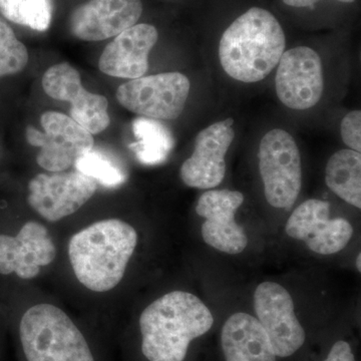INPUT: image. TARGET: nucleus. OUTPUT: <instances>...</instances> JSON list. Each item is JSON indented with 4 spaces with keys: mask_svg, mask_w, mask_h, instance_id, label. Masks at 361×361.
Instances as JSON below:
<instances>
[{
    "mask_svg": "<svg viewBox=\"0 0 361 361\" xmlns=\"http://www.w3.org/2000/svg\"><path fill=\"white\" fill-rule=\"evenodd\" d=\"M342 141L353 151H361V111H353L344 116L341 126Z\"/></svg>",
    "mask_w": 361,
    "mask_h": 361,
    "instance_id": "nucleus-24",
    "label": "nucleus"
},
{
    "mask_svg": "<svg viewBox=\"0 0 361 361\" xmlns=\"http://www.w3.org/2000/svg\"><path fill=\"white\" fill-rule=\"evenodd\" d=\"M133 132L137 142L133 145L137 158L147 165H156L166 160L174 146L170 130L153 118H137L133 123Z\"/></svg>",
    "mask_w": 361,
    "mask_h": 361,
    "instance_id": "nucleus-20",
    "label": "nucleus"
},
{
    "mask_svg": "<svg viewBox=\"0 0 361 361\" xmlns=\"http://www.w3.org/2000/svg\"><path fill=\"white\" fill-rule=\"evenodd\" d=\"M189 78L180 73H163L135 78L116 90V99L132 113L153 120H176L186 106Z\"/></svg>",
    "mask_w": 361,
    "mask_h": 361,
    "instance_id": "nucleus-6",
    "label": "nucleus"
},
{
    "mask_svg": "<svg viewBox=\"0 0 361 361\" xmlns=\"http://www.w3.org/2000/svg\"><path fill=\"white\" fill-rule=\"evenodd\" d=\"M137 243V231L125 221L106 219L87 226L68 244L75 277L90 290H111L122 281Z\"/></svg>",
    "mask_w": 361,
    "mask_h": 361,
    "instance_id": "nucleus-3",
    "label": "nucleus"
},
{
    "mask_svg": "<svg viewBox=\"0 0 361 361\" xmlns=\"http://www.w3.org/2000/svg\"><path fill=\"white\" fill-rule=\"evenodd\" d=\"M258 158L266 200L274 208L289 210L302 184L300 152L295 140L286 130H271L261 140Z\"/></svg>",
    "mask_w": 361,
    "mask_h": 361,
    "instance_id": "nucleus-5",
    "label": "nucleus"
},
{
    "mask_svg": "<svg viewBox=\"0 0 361 361\" xmlns=\"http://www.w3.org/2000/svg\"><path fill=\"white\" fill-rule=\"evenodd\" d=\"M97 189L96 180L77 170L39 174L28 184L27 202L44 219L58 222L78 212Z\"/></svg>",
    "mask_w": 361,
    "mask_h": 361,
    "instance_id": "nucleus-8",
    "label": "nucleus"
},
{
    "mask_svg": "<svg viewBox=\"0 0 361 361\" xmlns=\"http://www.w3.org/2000/svg\"><path fill=\"white\" fill-rule=\"evenodd\" d=\"M226 361H276L265 330L257 318L244 312L228 318L221 334Z\"/></svg>",
    "mask_w": 361,
    "mask_h": 361,
    "instance_id": "nucleus-18",
    "label": "nucleus"
},
{
    "mask_svg": "<svg viewBox=\"0 0 361 361\" xmlns=\"http://www.w3.org/2000/svg\"><path fill=\"white\" fill-rule=\"evenodd\" d=\"M159 39L158 30L148 23H137L116 35L104 47L99 68L110 77L135 80L149 70V54Z\"/></svg>",
    "mask_w": 361,
    "mask_h": 361,
    "instance_id": "nucleus-17",
    "label": "nucleus"
},
{
    "mask_svg": "<svg viewBox=\"0 0 361 361\" xmlns=\"http://www.w3.org/2000/svg\"><path fill=\"white\" fill-rule=\"evenodd\" d=\"M325 182L336 196L361 208V155L345 149L331 156L325 170Z\"/></svg>",
    "mask_w": 361,
    "mask_h": 361,
    "instance_id": "nucleus-19",
    "label": "nucleus"
},
{
    "mask_svg": "<svg viewBox=\"0 0 361 361\" xmlns=\"http://www.w3.org/2000/svg\"><path fill=\"white\" fill-rule=\"evenodd\" d=\"M285 47L284 30L277 18L264 8L251 7L221 37V66L238 82H260L276 68Z\"/></svg>",
    "mask_w": 361,
    "mask_h": 361,
    "instance_id": "nucleus-2",
    "label": "nucleus"
},
{
    "mask_svg": "<svg viewBox=\"0 0 361 361\" xmlns=\"http://www.w3.org/2000/svg\"><path fill=\"white\" fill-rule=\"evenodd\" d=\"M214 324L200 298L173 291L149 304L140 316L142 353L149 361H184L190 343Z\"/></svg>",
    "mask_w": 361,
    "mask_h": 361,
    "instance_id": "nucleus-1",
    "label": "nucleus"
},
{
    "mask_svg": "<svg viewBox=\"0 0 361 361\" xmlns=\"http://www.w3.org/2000/svg\"><path fill=\"white\" fill-rule=\"evenodd\" d=\"M233 123V118H226L197 135L193 154L180 169V180L188 187L212 189L224 180L225 156L235 137Z\"/></svg>",
    "mask_w": 361,
    "mask_h": 361,
    "instance_id": "nucleus-14",
    "label": "nucleus"
},
{
    "mask_svg": "<svg viewBox=\"0 0 361 361\" xmlns=\"http://www.w3.org/2000/svg\"><path fill=\"white\" fill-rule=\"evenodd\" d=\"M75 170L96 180L97 184L115 188L127 179L121 166L111 156L99 149L92 148L75 163Z\"/></svg>",
    "mask_w": 361,
    "mask_h": 361,
    "instance_id": "nucleus-22",
    "label": "nucleus"
},
{
    "mask_svg": "<svg viewBox=\"0 0 361 361\" xmlns=\"http://www.w3.org/2000/svg\"><path fill=\"white\" fill-rule=\"evenodd\" d=\"M42 87L52 99L71 103V118L90 134H99L110 126L108 99L87 92L78 71L68 63H58L45 71Z\"/></svg>",
    "mask_w": 361,
    "mask_h": 361,
    "instance_id": "nucleus-11",
    "label": "nucleus"
},
{
    "mask_svg": "<svg viewBox=\"0 0 361 361\" xmlns=\"http://www.w3.org/2000/svg\"><path fill=\"white\" fill-rule=\"evenodd\" d=\"M27 63L25 45L16 37L13 28L0 18V78L20 73Z\"/></svg>",
    "mask_w": 361,
    "mask_h": 361,
    "instance_id": "nucleus-23",
    "label": "nucleus"
},
{
    "mask_svg": "<svg viewBox=\"0 0 361 361\" xmlns=\"http://www.w3.org/2000/svg\"><path fill=\"white\" fill-rule=\"evenodd\" d=\"M276 94L284 106L292 110L313 108L324 90L322 61L319 54L307 47L284 51L278 63Z\"/></svg>",
    "mask_w": 361,
    "mask_h": 361,
    "instance_id": "nucleus-9",
    "label": "nucleus"
},
{
    "mask_svg": "<svg viewBox=\"0 0 361 361\" xmlns=\"http://www.w3.org/2000/svg\"><path fill=\"white\" fill-rule=\"evenodd\" d=\"M56 249L49 231L40 223L30 221L16 236L0 234V274L16 273L21 279H32L40 267L54 262Z\"/></svg>",
    "mask_w": 361,
    "mask_h": 361,
    "instance_id": "nucleus-16",
    "label": "nucleus"
},
{
    "mask_svg": "<svg viewBox=\"0 0 361 361\" xmlns=\"http://www.w3.org/2000/svg\"><path fill=\"white\" fill-rule=\"evenodd\" d=\"M356 267H357L358 271H361V255H360V253L358 254L357 257H356Z\"/></svg>",
    "mask_w": 361,
    "mask_h": 361,
    "instance_id": "nucleus-27",
    "label": "nucleus"
},
{
    "mask_svg": "<svg viewBox=\"0 0 361 361\" xmlns=\"http://www.w3.org/2000/svg\"><path fill=\"white\" fill-rule=\"evenodd\" d=\"M243 202V194L231 190H212L202 195L196 212L205 219L202 236L206 244L232 255L245 250L248 245L245 230L235 220Z\"/></svg>",
    "mask_w": 361,
    "mask_h": 361,
    "instance_id": "nucleus-13",
    "label": "nucleus"
},
{
    "mask_svg": "<svg viewBox=\"0 0 361 361\" xmlns=\"http://www.w3.org/2000/svg\"><path fill=\"white\" fill-rule=\"evenodd\" d=\"M52 0H0V13L16 25L45 32L51 25Z\"/></svg>",
    "mask_w": 361,
    "mask_h": 361,
    "instance_id": "nucleus-21",
    "label": "nucleus"
},
{
    "mask_svg": "<svg viewBox=\"0 0 361 361\" xmlns=\"http://www.w3.org/2000/svg\"><path fill=\"white\" fill-rule=\"evenodd\" d=\"M20 339L27 361H96L82 332L52 304H37L25 311Z\"/></svg>",
    "mask_w": 361,
    "mask_h": 361,
    "instance_id": "nucleus-4",
    "label": "nucleus"
},
{
    "mask_svg": "<svg viewBox=\"0 0 361 361\" xmlns=\"http://www.w3.org/2000/svg\"><path fill=\"white\" fill-rule=\"evenodd\" d=\"M286 6L292 7H310L314 6L315 4L319 2L320 0H282ZM343 4H353L355 0H336Z\"/></svg>",
    "mask_w": 361,
    "mask_h": 361,
    "instance_id": "nucleus-26",
    "label": "nucleus"
},
{
    "mask_svg": "<svg viewBox=\"0 0 361 361\" xmlns=\"http://www.w3.org/2000/svg\"><path fill=\"white\" fill-rule=\"evenodd\" d=\"M254 308L275 355L288 357L305 342V331L297 319L289 292L281 285L266 281L254 293Z\"/></svg>",
    "mask_w": 361,
    "mask_h": 361,
    "instance_id": "nucleus-10",
    "label": "nucleus"
},
{
    "mask_svg": "<svg viewBox=\"0 0 361 361\" xmlns=\"http://www.w3.org/2000/svg\"><path fill=\"white\" fill-rule=\"evenodd\" d=\"M40 125L44 132L28 127L26 140L40 149L37 161L44 170L66 171L80 157L94 148L92 135L65 114L47 111L40 116Z\"/></svg>",
    "mask_w": 361,
    "mask_h": 361,
    "instance_id": "nucleus-7",
    "label": "nucleus"
},
{
    "mask_svg": "<svg viewBox=\"0 0 361 361\" xmlns=\"http://www.w3.org/2000/svg\"><path fill=\"white\" fill-rule=\"evenodd\" d=\"M330 204L310 199L297 207L291 214L285 231L291 238L300 240L311 251L331 255L348 245L353 228L343 218L330 219Z\"/></svg>",
    "mask_w": 361,
    "mask_h": 361,
    "instance_id": "nucleus-12",
    "label": "nucleus"
},
{
    "mask_svg": "<svg viewBox=\"0 0 361 361\" xmlns=\"http://www.w3.org/2000/svg\"><path fill=\"white\" fill-rule=\"evenodd\" d=\"M142 13L141 0H89L71 13V32L85 42H101L137 25Z\"/></svg>",
    "mask_w": 361,
    "mask_h": 361,
    "instance_id": "nucleus-15",
    "label": "nucleus"
},
{
    "mask_svg": "<svg viewBox=\"0 0 361 361\" xmlns=\"http://www.w3.org/2000/svg\"><path fill=\"white\" fill-rule=\"evenodd\" d=\"M324 361H355V356L348 342L339 341L332 345Z\"/></svg>",
    "mask_w": 361,
    "mask_h": 361,
    "instance_id": "nucleus-25",
    "label": "nucleus"
}]
</instances>
